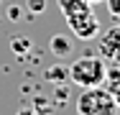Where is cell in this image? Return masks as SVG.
Returning a JSON list of instances; mask_svg holds the SVG:
<instances>
[{"label":"cell","mask_w":120,"mask_h":115,"mask_svg":"<svg viewBox=\"0 0 120 115\" xmlns=\"http://www.w3.org/2000/svg\"><path fill=\"white\" fill-rule=\"evenodd\" d=\"M77 113L79 115H118V105L112 95L100 87H84L77 97Z\"/></svg>","instance_id":"obj_1"},{"label":"cell","mask_w":120,"mask_h":115,"mask_svg":"<svg viewBox=\"0 0 120 115\" xmlns=\"http://www.w3.org/2000/svg\"><path fill=\"white\" fill-rule=\"evenodd\" d=\"M23 5H26V10H28L31 15H38V13L46 10V0H26Z\"/></svg>","instance_id":"obj_11"},{"label":"cell","mask_w":120,"mask_h":115,"mask_svg":"<svg viewBox=\"0 0 120 115\" xmlns=\"http://www.w3.org/2000/svg\"><path fill=\"white\" fill-rule=\"evenodd\" d=\"M49 49H51V54H54V56L64 59V56H69V54H72V41H69L67 36H61V33H54V36L49 38Z\"/></svg>","instance_id":"obj_6"},{"label":"cell","mask_w":120,"mask_h":115,"mask_svg":"<svg viewBox=\"0 0 120 115\" xmlns=\"http://www.w3.org/2000/svg\"><path fill=\"white\" fill-rule=\"evenodd\" d=\"M56 3H59V10L64 13V18H67V15H74V13H82V10H90V8H92L87 0H56Z\"/></svg>","instance_id":"obj_8"},{"label":"cell","mask_w":120,"mask_h":115,"mask_svg":"<svg viewBox=\"0 0 120 115\" xmlns=\"http://www.w3.org/2000/svg\"><path fill=\"white\" fill-rule=\"evenodd\" d=\"M31 49H33V41H31V36H23V33H18V36H10V51H13V54H18V56H26Z\"/></svg>","instance_id":"obj_9"},{"label":"cell","mask_w":120,"mask_h":115,"mask_svg":"<svg viewBox=\"0 0 120 115\" xmlns=\"http://www.w3.org/2000/svg\"><path fill=\"white\" fill-rule=\"evenodd\" d=\"M15 115H44V113H38V110H36V107L31 105V107H23V110H18Z\"/></svg>","instance_id":"obj_15"},{"label":"cell","mask_w":120,"mask_h":115,"mask_svg":"<svg viewBox=\"0 0 120 115\" xmlns=\"http://www.w3.org/2000/svg\"><path fill=\"white\" fill-rule=\"evenodd\" d=\"M105 5H107V13L112 18H120V0H105Z\"/></svg>","instance_id":"obj_13"},{"label":"cell","mask_w":120,"mask_h":115,"mask_svg":"<svg viewBox=\"0 0 120 115\" xmlns=\"http://www.w3.org/2000/svg\"><path fill=\"white\" fill-rule=\"evenodd\" d=\"M90 5H97V3H105V0H87Z\"/></svg>","instance_id":"obj_16"},{"label":"cell","mask_w":120,"mask_h":115,"mask_svg":"<svg viewBox=\"0 0 120 115\" xmlns=\"http://www.w3.org/2000/svg\"><path fill=\"white\" fill-rule=\"evenodd\" d=\"M102 84H107L105 90L112 95V100H115V105L120 110V67H107L105 69V82Z\"/></svg>","instance_id":"obj_5"},{"label":"cell","mask_w":120,"mask_h":115,"mask_svg":"<svg viewBox=\"0 0 120 115\" xmlns=\"http://www.w3.org/2000/svg\"><path fill=\"white\" fill-rule=\"evenodd\" d=\"M100 56L110 61H120V26L107 28L100 36Z\"/></svg>","instance_id":"obj_4"},{"label":"cell","mask_w":120,"mask_h":115,"mask_svg":"<svg viewBox=\"0 0 120 115\" xmlns=\"http://www.w3.org/2000/svg\"><path fill=\"white\" fill-rule=\"evenodd\" d=\"M38 113L44 115H51V107H54V102H51V97H44V95H38V97H33V102H31Z\"/></svg>","instance_id":"obj_10"},{"label":"cell","mask_w":120,"mask_h":115,"mask_svg":"<svg viewBox=\"0 0 120 115\" xmlns=\"http://www.w3.org/2000/svg\"><path fill=\"white\" fill-rule=\"evenodd\" d=\"M105 69L102 56H82L69 64V82L79 87H100L105 82Z\"/></svg>","instance_id":"obj_2"},{"label":"cell","mask_w":120,"mask_h":115,"mask_svg":"<svg viewBox=\"0 0 120 115\" xmlns=\"http://www.w3.org/2000/svg\"><path fill=\"white\" fill-rule=\"evenodd\" d=\"M46 79L54 84H67L69 82V64H54L46 69Z\"/></svg>","instance_id":"obj_7"},{"label":"cell","mask_w":120,"mask_h":115,"mask_svg":"<svg viewBox=\"0 0 120 115\" xmlns=\"http://www.w3.org/2000/svg\"><path fill=\"white\" fill-rule=\"evenodd\" d=\"M67 23H69L72 33L79 41H92L100 33V21H97L92 8L90 10H82V13H74V15H67Z\"/></svg>","instance_id":"obj_3"},{"label":"cell","mask_w":120,"mask_h":115,"mask_svg":"<svg viewBox=\"0 0 120 115\" xmlns=\"http://www.w3.org/2000/svg\"><path fill=\"white\" fill-rule=\"evenodd\" d=\"M67 100H69V92H67V87H64V84H56V92H54L51 102H54V105H64Z\"/></svg>","instance_id":"obj_12"},{"label":"cell","mask_w":120,"mask_h":115,"mask_svg":"<svg viewBox=\"0 0 120 115\" xmlns=\"http://www.w3.org/2000/svg\"><path fill=\"white\" fill-rule=\"evenodd\" d=\"M8 18H10V21H18V18H21V8H18V5H10V8H8Z\"/></svg>","instance_id":"obj_14"}]
</instances>
